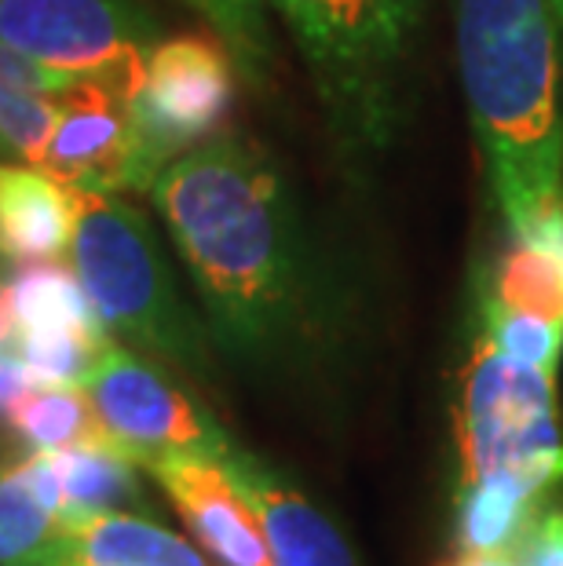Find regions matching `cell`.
<instances>
[{
	"instance_id": "6da1fadb",
	"label": "cell",
	"mask_w": 563,
	"mask_h": 566,
	"mask_svg": "<svg viewBox=\"0 0 563 566\" xmlns=\"http://www.w3.org/2000/svg\"><path fill=\"white\" fill-rule=\"evenodd\" d=\"M150 198L223 355L293 366L322 340L319 263L285 179L257 143L217 132L165 165Z\"/></svg>"
},
{
	"instance_id": "7a4b0ae2",
	"label": "cell",
	"mask_w": 563,
	"mask_h": 566,
	"mask_svg": "<svg viewBox=\"0 0 563 566\" xmlns=\"http://www.w3.org/2000/svg\"><path fill=\"white\" fill-rule=\"evenodd\" d=\"M458 66L512 238L563 252V48L545 0H453Z\"/></svg>"
},
{
	"instance_id": "3957f363",
	"label": "cell",
	"mask_w": 563,
	"mask_h": 566,
	"mask_svg": "<svg viewBox=\"0 0 563 566\" xmlns=\"http://www.w3.org/2000/svg\"><path fill=\"white\" fill-rule=\"evenodd\" d=\"M66 260L106 329L165 366L209 377V325L179 293L158 231L125 195L74 190V238Z\"/></svg>"
},
{
	"instance_id": "277c9868",
	"label": "cell",
	"mask_w": 563,
	"mask_h": 566,
	"mask_svg": "<svg viewBox=\"0 0 563 566\" xmlns=\"http://www.w3.org/2000/svg\"><path fill=\"white\" fill-rule=\"evenodd\" d=\"M315 77L333 132L377 150L403 117V74L425 0H268Z\"/></svg>"
},
{
	"instance_id": "5b68a950",
	"label": "cell",
	"mask_w": 563,
	"mask_h": 566,
	"mask_svg": "<svg viewBox=\"0 0 563 566\" xmlns=\"http://www.w3.org/2000/svg\"><path fill=\"white\" fill-rule=\"evenodd\" d=\"M461 486L512 479L538 497L563 483V424L556 373L501 355L476 325L458 399Z\"/></svg>"
},
{
	"instance_id": "8992f818",
	"label": "cell",
	"mask_w": 563,
	"mask_h": 566,
	"mask_svg": "<svg viewBox=\"0 0 563 566\" xmlns=\"http://www.w3.org/2000/svg\"><path fill=\"white\" fill-rule=\"evenodd\" d=\"M234 103V59L220 38L158 41L132 92V195H147L161 168L212 139Z\"/></svg>"
},
{
	"instance_id": "52a82bcc",
	"label": "cell",
	"mask_w": 563,
	"mask_h": 566,
	"mask_svg": "<svg viewBox=\"0 0 563 566\" xmlns=\"http://www.w3.org/2000/svg\"><path fill=\"white\" fill-rule=\"evenodd\" d=\"M0 44L132 99L158 27L132 0H0Z\"/></svg>"
},
{
	"instance_id": "ba28073f",
	"label": "cell",
	"mask_w": 563,
	"mask_h": 566,
	"mask_svg": "<svg viewBox=\"0 0 563 566\" xmlns=\"http://www.w3.org/2000/svg\"><path fill=\"white\" fill-rule=\"evenodd\" d=\"M81 388L88 391L106 442L139 468L173 453L227 457L234 446L206 406L125 344H106Z\"/></svg>"
},
{
	"instance_id": "9c48e42d",
	"label": "cell",
	"mask_w": 563,
	"mask_h": 566,
	"mask_svg": "<svg viewBox=\"0 0 563 566\" xmlns=\"http://www.w3.org/2000/svg\"><path fill=\"white\" fill-rule=\"evenodd\" d=\"M147 472L173 501L195 545L217 566H271L268 537L253 504L234 483L220 457L173 453Z\"/></svg>"
},
{
	"instance_id": "30bf717a",
	"label": "cell",
	"mask_w": 563,
	"mask_h": 566,
	"mask_svg": "<svg viewBox=\"0 0 563 566\" xmlns=\"http://www.w3.org/2000/svg\"><path fill=\"white\" fill-rule=\"evenodd\" d=\"M38 168L74 190L132 195L128 95L100 81H81L70 88Z\"/></svg>"
},
{
	"instance_id": "8fae6325",
	"label": "cell",
	"mask_w": 563,
	"mask_h": 566,
	"mask_svg": "<svg viewBox=\"0 0 563 566\" xmlns=\"http://www.w3.org/2000/svg\"><path fill=\"white\" fill-rule=\"evenodd\" d=\"M220 461L253 504L268 537L271 566H358L341 530L290 475L242 446H231V453Z\"/></svg>"
},
{
	"instance_id": "7c38bea8",
	"label": "cell",
	"mask_w": 563,
	"mask_h": 566,
	"mask_svg": "<svg viewBox=\"0 0 563 566\" xmlns=\"http://www.w3.org/2000/svg\"><path fill=\"white\" fill-rule=\"evenodd\" d=\"M48 566H217L195 541L139 512H95L66 520Z\"/></svg>"
},
{
	"instance_id": "4fadbf2b",
	"label": "cell",
	"mask_w": 563,
	"mask_h": 566,
	"mask_svg": "<svg viewBox=\"0 0 563 566\" xmlns=\"http://www.w3.org/2000/svg\"><path fill=\"white\" fill-rule=\"evenodd\" d=\"M74 190L33 165H0V252L8 263L66 260Z\"/></svg>"
},
{
	"instance_id": "5bb4252c",
	"label": "cell",
	"mask_w": 563,
	"mask_h": 566,
	"mask_svg": "<svg viewBox=\"0 0 563 566\" xmlns=\"http://www.w3.org/2000/svg\"><path fill=\"white\" fill-rule=\"evenodd\" d=\"M8 436L27 453H55L70 446H111L81 384H38L4 413Z\"/></svg>"
},
{
	"instance_id": "9a60e30c",
	"label": "cell",
	"mask_w": 563,
	"mask_h": 566,
	"mask_svg": "<svg viewBox=\"0 0 563 566\" xmlns=\"http://www.w3.org/2000/svg\"><path fill=\"white\" fill-rule=\"evenodd\" d=\"M8 296L15 311V336L41 329H106L70 260L19 263Z\"/></svg>"
},
{
	"instance_id": "2e32d148",
	"label": "cell",
	"mask_w": 563,
	"mask_h": 566,
	"mask_svg": "<svg viewBox=\"0 0 563 566\" xmlns=\"http://www.w3.org/2000/svg\"><path fill=\"white\" fill-rule=\"evenodd\" d=\"M63 483L66 520L95 512H136L143 504V486L136 461L117 453L114 446H70L48 453Z\"/></svg>"
},
{
	"instance_id": "e0dca14e",
	"label": "cell",
	"mask_w": 563,
	"mask_h": 566,
	"mask_svg": "<svg viewBox=\"0 0 563 566\" xmlns=\"http://www.w3.org/2000/svg\"><path fill=\"white\" fill-rule=\"evenodd\" d=\"M549 497H538V493L512 483V479H479V483L458 486L461 552H517L538 509Z\"/></svg>"
},
{
	"instance_id": "ac0fdd59",
	"label": "cell",
	"mask_w": 563,
	"mask_h": 566,
	"mask_svg": "<svg viewBox=\"0 0 563 566\" xmlns=\"http://www.w3.org/2000/svg\"><path fill=\"white\" fill-rule=\"evenodd\" d=\"M487 296L512 315L563 325V252L512 238Z\"/></svg>"
},
{
	"instance_id": "d6986e66",
	"label": "cell",
	"mask_w": 563,
	"mask_h": 566,
	"mask_svg": "<svg viewBox=\"0 0 563 566\" xmlns=\"http://www.w3.org/2000/svg\"><path fill=\"white\" fill-rule=\"evenodd\" d=\"M66 520L33 493L19 464L0 468V566H48Z\"/></svg>"
},
{
	"instance_id": "ffe728a7",
	"label": "cell",
	"mask_w": 563,
	"mask_h": 566,
	"mask_svg": "<svg viewBox=\"0 0 563 566\" xmlns=\"http://www.w3.org/2000/svg\"><path fill=\"white\" fill-rule=\"evenodd\" d=\"M111 344L106 329H41L19 333L15 352L38 384H81Z\"/></svg>"
},
{
	"instance_id": "44dd1931",
	"label": "cell",
	"mask_w": 563,
	"mask_h": 566,
	"mask_svg": "<svg viewBox=\"0 0 563 566\" xmlns=\"http://www.w3.org/2000/svg\"><path fill=\"white\" fill-rule=\"evenodd\" d=\"M201 19L217 30V38L227 44L234 66L249 81H263L271 66V33L263 4L268 0H184Z\"/></svg>"
},
{
	"instance_id": "7402d4cb",
	"label": "cell",
	"mask_w": 563,
	"mask_h": 566,
	"mask_svg": "<svg viewBox=\"0 0 563 566\" xmlns=\"http://www.w3.org/2000/svg\"><path fill=\"white\" fill-rule=\"evenodd\" d=\"M476 325L490 336V344H494L501 355L517 358V363H523V366H534V369H545V373H560L563 325L542 322V318H526V315H512V311L498 307L487 293L479 296V318H476Z\"/></svg>"
},
{
	"instance_id": "603a6c76",
	"label": "cell",
	"mask_w": 563,
	"mask_h": 566,
	"mask_svg": "<svg viewBox=\"0 0 563 566\" xmlns=\"http://www.w3.org/2000/svg\"><path fill=\"white\" fill-rule=\"evenodd\" d=\"M59 106H63V95L0 88V143L11 154H19L27 165L38 168L48 150V139L55 132Z\"/></svg>"
},
{
	"instance_id": "cb8c5ba5",
	"label": "cell",
	"mask_w": 563,
	"mask_h": 566,
	"mask_svg": "<svg viewBox=\"0 0 563 566\" xmlns=\"http://www.w3.org/2000/svg\"><path fill=\"white\" fill-rule=\"evenodd\" d=\"M81 81H88V77L66 74V70H55L41 63V59L22 55L15 48L0 44V88L33 92V95H66L70 88H77Z\"/></svg>"
},
{
	"instance_id": "d4e9b609",
	"label": "cell",
	"mask_w": 563,
	"mask_h": 566,
	"mask_svg": "<svg viewBox=\"0 0 563 566\" xmlns=\"http://www.w3.org/2000/svg\"><path fill=\"white\" fill-rule=\"evenodd\" d=\"M517 556L523 566H563V501L556 493L538 509Z\"/></svg>"
},
{
	"instance_id": "484cf974",
	"label": "cell",
	"mask_w": 563,
	"mask_h": 566,
	"mask_svg": "<svg viewBox=\"0 0 563 566\" xmlns=\"http://www.w3.org/2000/svg\"><path fill=\"white\" fill-rule=\"evenodd\" d=\"M30 388H38V380H33V373L19 358V352L15 347H0V424H4L8 409L15 406Z\"/></svg>"
},
{
	"instance_id": "4316f807",
	"label": "cell",
	"mask_w": 563,
	"mask_h": 566,
	"mask_svg": "<svg viewBox=\"0 0 563 566\" xmlns=\"http://www.w3.org/2000/svg\"><path fill=\"white\" fill-rule=\"evenodd\" d=\"M447 566H523L517 552H461V559Z\"/></svg>"
},
{
	"instance_id": "83f0119b",
	"label": "cell",
	"mask_w": 563,
	"mask_h": 566,
	"mask_svg": "<svg viewBox=\"0 0 563 566\" xmlns=\"http://www.w3.org/2000/svg\"><path fill=\"white\" fill-rule=\"evenodd\" d=\"M549 11H553V19H556V30H560V48H563V0H545Z\"/></svg>"
},
{
	"instance_id": "f1b7e54d",
	"label": "cell",
	"mask_w": 563,
	"mask_h": 566,
	"mask_svg": "<svg viewBox=\"0 0 563 566\" xmlns=\"http://www.w3.org/2000/svg\"><path fill=\"white\" fill-rule=\"evenodd\" d=\"M8 282H11V274H8V256L0 252V296L8 293Z\"/></svg>"
}]
</instances>
